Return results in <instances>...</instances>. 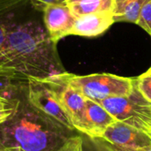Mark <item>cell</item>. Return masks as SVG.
<instances>
[{"label": "cell", "mask_w": 151, "mask_h": 151, "mask_svg": "<svg viewBox=\"0 0 151 151\" xmlns=\"http://www.w3.org/2000/svg\"><path fill=\"white\" fill-rule=\"evenodd\" d=\"M57 43L30 11L11 29L0 48V75L43 80L67 73L59 58Z\"/></svg>", "instance_id": "6da1fadb"}, {"label": "cell", "mask_w": 151, "mask_h": 151, "mask_svg": "<svg viewBox=\"0 0 151 151\" xmlns=\"http://www.w3.org/2000/svg\"><path fill=\"white\" fill-rule=\"evenodd\" d=\"M100 104L117 121L127 124L151 135V103L138 89L136 78L129 95L107 98Z\"/></svg>", "instance_id": "277c9868"}, {"label": "cell", "mask_w": 151, "mask_h": 151, "mask_svg": "<svg viewBox=\"0 0 151 151\" xmlns=\"http://www.w3.org/2000/svg\"><path fill=\"white\" fill-rule=\"evenodd\" d=\"M1 151H23L19 147H3Z\"/></svg>", "instance_id": "7402d4cb"}, {"label": "cell", "mask_w": 151, "mask_h": 151, "mask_svg": "<svg viewBox=\"0 0 151 151\" xmlns=\"http://www.w3.org/2000/svg\"><path fill=\"white\" fill-rule=\"evenodd\" d=\"M23 81H26V80H23ZM21 81H22L18 82V84L16 85L12 96L6 97V96L0 95V125L7 121L12 116H13L18 109L19 99L16 96V90H17L19 84Z\"/></svg>", "instance_id": "5bb4252c"}, {"label": "cell", "mask_w": 151, "mask_h": 151, "mask_svg": "<svg viewBox=\"0 0 151 151\" xmlns=\"http://www.w3.org/2000/svg\"><path fill=\"white\" fill-rule=\"evenodd\" d=\"M109 143L133 149L151 146V135L127 124L116 121L110 126L102 137Z\"/></svg>", "instance_id": "ba28073f"}, {"label": "cell", "mask_w": 151, "mask_h": 151, "mask_svg": "<svg viewBox=\"0 0 151 151\" xmlns=\"http://www.w3.org/2000/svg\"><path fill=\"white\" fill-rule=\"evenodd\" d=\"M76 17L65 3L48 5L42 11V20L49 36L58 42L62 38L71 35Z\"/></svg>", "instance_id": "52a82bcc"}, {"label": "cell", "mask_w": 151, "mask_h": 151, "mask_svg": "<svg viewBox=\"0 0 151 151\" xmlns=\"http://www.w3.org/2000/svg\"><path fill=\"white\" fill-rule=\"evenodd\" d=\"M31 8L29 0H0V48L11 29L30 12Z\"/></svg>", "instance_id": "8fae6325"}, {"label": "cell", "mask_w": 151, "mask_h": 151, "mask_svg": "<svg viewBox=\"0 0 151 151\" xmlns=\"http://www.w3.org/2000/svg\"><path fill=\"white\" fill-rule=\"evenodd\" d=\"M112 12L88 13L76 17L71 35L82 37H96L105 33L113 24Z\"/></svg>", "instance_id": "30bf717a"}, {"label": "cell", "mask_w": 151, "mask_h": 151, "mask_svg": "<svg viewBox=\"0 0 151 151\" xmlns=\"http://www.w3.org/2000/svg\"><path fill=\"white\" fill-rule=\"evenodd\" d=\"M58 151H81V135H77L71 139L65 146Z\"/></svg>", "instance_id": "d6986e66"}, {"label": "cell", "mask_w": 151, "mask_h": 151, "mask_svg": "<svg viewBox=\"0 0 151 151\" xmlns=\"http://www.w3.org/2000/svg\"><path fill=\"white\" fill-rule=\"evenodd\" d=\"M136 24L151 36V1L148 2L142 9Z\"/></svg>", "instance_id": "2e32d148"}, {"label": "cell", "mask_w": 151, "mask_h": 151, "mask_svg": "<svg viewBox=\"0 0 151 151\" xmlns=\"http://www.w3.org/2000/svg\"><path fill=\"white\" fill-rule=\"evenodd\" d=\"M18 80H26V79H19V78L0 75V95L4 96V93L9 89V88Z\"/></svg>", "instance_id": "ffe728a7"}, {"label": "cell", "mask_w": 151, "mask_h": 151, "mask_svg": "<svg viewBox=\"0 0 151 151\" xmlns=\"http://www.w3.org/2000/svg\"><path fill=\"white\" fill-rule=\"evenodd\" d=\"M145 74H147V75H151V66H150V68L146 72V73H144Z\"/></svg>", "instance_id": "d4e9b609"}, {"label": "cell", "mask_w": 151, "mask_h": 151, "mask_svg": "<svg viewBox=\"0 0 151 151\" xmlns=\"http://www.w3.org/2000/svg\"><path fill=\"white\" fill-rule=\"evenodd\" d=\"M67 81L87 99L100 104L107 98L129 95L133 90L135 78L122 77L111 73H93L80 76L68 73Z\"/></svg>", "instance_id": "3957f363"}, {"label": "cell", "mask_w": 151, "mask_h": 151, "mask_svg": "<svg viewBox=\"0 0 151 151\" xmlns=\"http://www.w3.org/2000/svg\"><path fill=\"white\" fill-rule=\"evenodd\" d=\"M27 81L17 88L16 112L0 125V143L23 151H58L80 133L34 106L26 96Z\"/></svg>", "instance_id": "7a4b0ae2"}, {"label": "cell", "mask_w": 151, "mask_h": 151, "mask_svg": "<svg viewBox=\"0 0 151 151\" xmlns=\"http://www.w3.org/2000/svg\"><path fill=\"white\" fill-rule=\"evenodd\" d=\"M69 6L75 17L88 13L112 12L115 8L114 0H80L78 2L65 4Z\"/></svg>", "instance_id": "7c38bea8"}, {"label": "cell", "mask_w": 151, "mask_h": 151, "mask_svg": "<svg viewBox=\"0 0 151 151\" xmlns=\"http://www.w3.org/2000/svg\"><path fill=\"white\" fill-rule=\"evenodd\" d=\"M136 86L143 96L151 103V75L142 73L136 78Z\"/></svg>", "instance_id": "e0dca14e"}, {"label": "cell", "mask_w": 151, "mask_h": 151, "mask_svg": "<svg viewBox=\"0 0 151 151\" xmlns=\"http://www.w3.org/2000/svg\"><path fill=\"white\" fill-rule=\"evenodd\" d=\"M80 0H65V4H71V3H74V2H78Z\"/></svg>", "instance_id": "cb8c5ba5"}, {"label": "cell", "mask_w": 151, "mask_h": 151, "mask_svg": "<svg viewBox=\"0 0 151 151\" xmlns=\"http://www.w3.org/2000/svg\"><path fill=\"white\" fill-rule=\"evenodd\" d=\"M81 139V151H113L103 138L91 137L80 133Z\"/></svg>", "instance_id": "9a60e30c"}, {"label": "cell", "mask_w": 151, "mask_h": 151, "mask_svg": "<svg viewBox=\"0 0 151 151\" xmlns=\"http://www.w3.org/2000/svg\"><path fill=\"white\" fill-rule=\"evenodd\" d=\"M29 2L34 10L39 12H42V11L48 5L53 4H62L63 0H29Z\"/></svg>", "instance_id": "ac0fdd59"}, {"label": "cell", "mask_w": 151, "mask_h": 151, "mask_svg": "<svg viewBox=\"0 0 151 151\" xmlns=\"http://www.w3.org/2000/svg\"><path fill=\"white\" fill-rule=\"evenodd\" d=\"M65 0H63V3H65Z\"/></svg>", "instance_id": "4316f807"}, {"label": "cell", "mask_w": 151, "mask_h": 151, "mask_svg": "<svg viewBox=\"0 0 151 151\" xmlns=\"http://www.w3.org/2000/svg\"><path fill=\"white\" fill-rule=\"evenodd\" d=\"M114 1H115V5H118V4H120L124 3L127 0H114Z\"/></svg>", "instance_id": "603a6c76"}, {"label": "cell", "mask_w": 151, "mask_h": 151, "mask_svg": "<svg viewBox=\"0 0 151 151\" xmlns=\"http://www.w3.org/2000/svg\"><path fill=\"white\" fill-rule=\"evenodd\" d=\"M25 91L28 101L34 106L65 126L75 129L50 79L28 78Z\"/></svg>", "instance_id": "5b68a950"}, {"label": "cell", "mask_w": 151, "mask_h": 151, "mask_svg": "<svg viewBox=\"0 0 151 151\" xmlns=\"http://www.w3.org/2000/svg\"><path fill=\"white\" fill-rule=\"evenodd\" d=\"M117 120L99 103L87 100L83 120L79 133L102 138L107 128Z\"/></svg>", "instance_id": "9c48e42d"}, {"label": "cell", "mask_w": 151, "mask_h": 151, "mask_svg": "<svg viewBox=\"0 0 151 151\" xmlns=\"http://www.w3.org/2000/svg\"><path fill=\"white\" fill-rule=\"evenodd\" d=\"M2 149H3V146L1 145V143H0V151L2 150Z\"/></svg>", "instance_id": "484cf974"}, {"label": "cell", "mask_w": 151, "mask_h": 151, "mask_svg": "<svg viewBox=\"0 0 151 151\" xmlns=\"http://www.w3.org/2000/svg\"><path fill=\"white\" fill-rule=\"evenodd\" d=\"M67 74L68 73H65L56 77L50 78V80L64 109L68 114L73 127L79 132L82 124L88 99L68 83Z\"/></svg>", "instance_id": "8992f818"}, {"label": "cell", "mask_w": 151, "mask_h": 151, "mask_svg": "<svg viewBox=\"0 0 151 151\" xmlns=\"http://www.w3.org/2000/svg\"><path fill=\"white\" fill-rule=\"evenodd\" d=\"M151 0H127L115 5L113 14L115 22H129L136 24L143 6Z\"/></svg>", "instance_id": "4fadbf2b"}, {"label": "cell", "mask_w": 151, "mask_h": 151, "mask_svg": "<svg viewBox=\"0 0 151 151\" xmlns=\"http://www.w3.org/2000/svg\"><path fill=\"white\" fill-rule=\"evenodd\" d=\"M107 144L113 151H151V146L150 147H146V148H141V149H133V148H127V147L114 145V144H111L109 142H107Z\"/></svg>", "instance_id": "44dd1931"}]
</instances>
